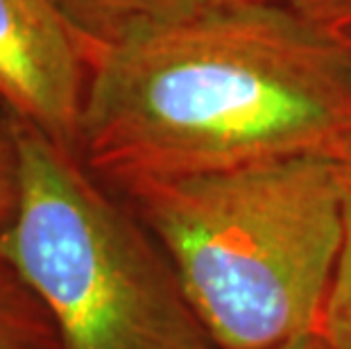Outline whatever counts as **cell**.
Here are the masks:
<instances>
[{"instance_id":"5b68a950","label":"cell","mask_w":351,"mask_h":349,"mask_svg":"<svg viewBox=\"0 0 351 349\" xmlns=\"http://www.w3.org/2000/svg\"><path fill=\"white\" fill-rule=\"evenodd\" d=\"M86 55L147 29L184 23L245 0H55Z\"/></svg>"},{"instance_id":"277c9868","label":"cell","mask_w":351,"mask_h":349,"mask_svg":"<svg viewBox=\"0 0 351 349\" xmlns=\"http://www.w3.org/2000/svg\"><path fill=\"white\" fill-rule=\"evenodd\" d=\"M88 55L55 0H0V100L77 152Z\"/></svg>"},{"instance_id":"ba28073f","label":"cell","mask_w":351,"mask_h":349,"mask_svg":"<svg viewBox=\"0 0 351 349\" xmlns=\"http://www.w3.org/2000/svg\"><path fill=\"white\" fill-rule=\"evenodd\" d=\"M19 206V152L12 123L0 125V248Z\"/></svg>"},{"instance_id":"52a82bcc","label":"cell","mask_w":351,"mask_h":349,"mask_svg":"<svg viewBox=\"0 0 351 349\" xmlns=\"http://www.w3.org/2000/svg\"><path fill=\"white\" fill-rule=\"evenodd\" d=\"M342 206V243L319 333L333 349H351V154L335 161Z\"/></svg>"},{"instance_id":"9c48e42d","label":"cell","mask_w":351,"mask_h":349,"mask_svg":"<svg viewBox=\"0 0 351 349\" xmlns=\"http://www.w3.org/2000/svg\"><path fill=\"white\" fill-rule=\"evenodd\" d=\"M351 48V0H288Z\"/></svg>"},{"instance_id":"6da1fadb","label":"cell","mask_w":351,"mask_h":349,"mask_svg":"<svg viewBox=\"0 0 351 349\" xmlns=\"http://www.w3.org/2000/svg\"><path fill=\"white\" fill-rule=\"evenodd\" d=\"M77 154L107 186L351 154V48L245 0L88 55Z\"/></svg>"},{"instance_id":"7a4b0ae2","label":"cell","mask_w":351,"mask_h":349,"mask_svg":"<svg viewBox=\"0 0 351 349\" xmlns=\"http://www.w3.org/2000/svg\"><path fill=\"white\" fill-rule=\"evenodd\" d=\"M215 349L319 333L342 243L335 161L293 157L121 189Z\"/></svg>"},{"instance_id":"8992f818","label":"cell","mask_w":351,"mask_h":349,"mask_svg":"<svg viewBox=\"0 0 351 349\" xmlns=\"http://www.w3.org/2000/svg\"><path fill=\"white\" fill-rule=\"evenodd\" d=\"M0 349H64L46 306L3 256H0Z\"/></svg>"},{"instance_id":"3957f363","label":"cell","mask_w":351,"mask_h":349,"mask_svg":"<svg viewBox=\"0 0 351 349\" xmlns=\"http://www.w3.org/2000/svg\"><path fill=\"white\" fill-rule=\"evenodd\" d=\"M19 206L0 256L64 349H215L166 252L75 150L10 118Z\"/></svg>"},{"instance_id":"30bf717a","label":"cell","mask_w":351,"mask_h":349,"mask_svg":"<svg viewBox=\"0 0 351 349\" xmlns=\"http://www.w3.org/2000/svg\"><path fill=\"white\" fill-rule=\"evenodd\" d=\"M276 349H333V347L322 336V333H311V336L297 338V340H293V343H288L283 347H276Z\"/></svg>"}]
</instances>
